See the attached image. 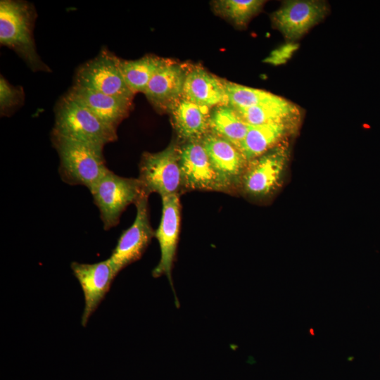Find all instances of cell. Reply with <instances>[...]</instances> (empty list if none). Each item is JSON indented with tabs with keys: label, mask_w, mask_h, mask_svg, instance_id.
Returning a JSON list of instances; mask_svg holds the SVG:
<instances>
[{
	"label": "cell",
	"mask_w": 380,
	"mask_h": 380,
	"mask_svg": "<svg viewBox=\"0 0 380 380\" xmlns=\"http://www.w3.org/2000/svg\"><path fill=\"white\" fill-rule=\"evenodd\" d=\"M229 105L245 108L276 101L280 97L270 92L224 80Z\"/></svg>",
	"instance_id": "23"
},
{
	"label": "cell",
	"mask_w": 380,
	"mask_h": 380,
	"mask_svg": "<svg viewBox=\"0 0 380 380\" xmlns=\"http://www.w3.org/2000/svg\"><path fill=\"white\" fill-rule=\"evenodd\" d=\"M235 109L249 125L291 120L297 112L293 104L281 97L255 106Z\"/></svg>",
	"instance_id": "21"
},
{
	"label": "cell",
	"mask_w": 380,
	"mask_h": 380,
	"mask_svg": "<svg viewBox=\"0 0 380 380\" xmlns=\"http://www.w3.org/2000/svg\"><path fill=\"white\" fill-rule=\"evenodd\" d=\"M201 142L215 171L219 191L233 194L239 189L248 164L241 151L210 132Z\"/></svg>",
	"instance_id": "9"
},
{
	"label": "cell",
	"mask_w": 380,
	"mask_h": 380,
	"mask_svg": "<svg viewBox=\"0 0 380 380\" xmlns=\"http://www.w3.org/2000/svg\"><path fill=\"white\" fill-rule=\"evenodd\" d=\"M139 170L138 179L145 196L157 193L162 198L184 193L179 144L175 140L161 151L144 153Z\"/></svg>",
	"instance_id": "4"
},
{
	"label": "cell",
	"mask_w": 380,
	"mask_h": 380,
	"mask_svg": "<svg viewBox=\"0 0 380 380\" xmlns=\"http://www.w3.org/2000/svg\"><path fill=\"white\" fill-rule=\"evenodd\" d=\"M211 108L181 99L171 110L174 127L182 142L201 141L209 132Z\"/></svg>",
	"instance_id": "17"
},
{
	"label": "cell",
	"mask_w": 380,
	"mask_h": 380,
	"mask_svg": "<svg viewBox=\"0 0 380 380\" xmlns=\"http://www.w3.org/2000/svg\"><path fill=\"white\" fill-rule=\"evenodd\" d=\"M261 0H218L213 2L215 12L236 25H246L264 4Z\"/></svg>",
	"instance_id": "22"
},
{
	"label": "cell",
	"mask_w": 380,
	"mask_h": 380,
	"mask_svg": "<svg viewBox=\"0 0 380 380\" xmlns=\"http://www.w3.org/2000/svg\"><path fill=\"white\" fill-rule=\"evenodd\" d=\"M24 100L21 87L11 85L3 76L0 78V111L1 115H8L19 106Z\"/></svg>",
	"instance_id": "24"
},
{
	"label": "cell",
	"mask_w": 380,
	"mask_h": 380,
	"mask_svg": "<svg viewBox=\"0 0 380 380\" xmlns=\"http://www.w3.org/2000/svg\"><path fill=\"white\" fill-rule=\"evenodd\" d=\"M212 109L209 132L229 141L239 149L250 125L229 105H222Z\"/></svg>",
	"instance_id": "19"
},
{
	"label": "cell",
	"mask_w": 380,
	"mask_h": 380,
	"mask_svg": "<svg viewBox=\"0 0 380 380\" xmlns=\"http://www.w3.org/2000/svg\"><path fill=\"white\" fill-rule=\"evenodd\" d=\"M148 196H142L136 203L137 214L132 224L120 236L108 258L117 276L130 264L139 260L154 237L149 217Z\"/></svg>",
	"instance_id": "7"
},
{
	"label": "cell",
	"mask_w": 380,
	"mask_h": 380,
	"mask_svg": "<svg viewBox=\"0 0 380 380\" xmlns=\"http://www.w3.org/2000/svg\"><path fill=\"white\" fill-rule=\"evenodd\" d=\"M89 191L105 230L117 226L126 208L144 195L138 178L121 177L110 170Z\"/></svg>",
	"instance_id": "5"
},
{
	"label": "cell",
	"mask_w": 380,
	"mask_h": 380,
	"mask_svg": "<svg viewBox=\"0 0 380 380\" xmlns=\"http://www.w3.org/2000/svg\"><path fill=\"white\" fill-rule=\"evenodd\" d=\"M187 68L165 59L154 73L144 94L156 110L171 112L182 99Z\"/></svg>",
	"instance_id": "13"
},
{
	"label": "cell",
	"mask_w": 380,
	"mask_h": 380,
	"mask_svg": "<svg viewBox=\"0 0 380 380\" xmlns=\"http://www.w3.org/2000/svg\"><path fill=\"white\" fill-rule=\"evenodd\" d=\"M119 59L106 49L80 65L76 71L74 85L122 99L133 100L119 67Z\"/></svg>",
	"instance_id": "6"
},
{
	"label": "cell",
	"mask_w": 380,
	"mask_h": 380,
	"mask_svg": "<svg viewBox=\"0 0 380 380\" xmlns=\"http://www.w3.org/2000/svg\"><path fill=\"white\" fill-rule=\"evenodd\" d=\"M162 216L154 237L158 241L160 258L152 271L153 277L165 275L173 286L172 271L179 241L181 205L179 195L162 197Z\"/></svg>",
	"instance_id": "10"
},
{
	"label": "cell",
	"mask_w": 380,
	"mask_h": 380,
	"mask_svg": "<svg viewBox=\"0 0 380 380\" xmlns=\"http://www.w3.org/2000/svg\"><path fill=\"white\" fill-rule=\"evenodd\" d=\"M287 160V148L279 144L248 162L239 189L253 197H265L279 186Z\"/></svg>",
	"instance_id": "8"
},
{
	"label": "cell",
	"mask_w": 380,
	"mask_h": 380,
	"mask_svg": "<svg viewBox=\"0 0 380 380\" xmlns=\"http://www.w3.org/2000/svg\"><path fill=\"white\" fill-rule=\"evenodd\" d=\"M291 121L250 125L239 148L246 160L248 162L278 145L289 132Z\"/></svg>",
	"instance_id": "18"
},
{
	"label": "cell",
	"mask_w": 380,
	"mask_h": 380,
	"mask_svg": "<svg viewBox=\"0 0 380 380\" xmlns=\"http://www.w3.org/2000/svg\"><path fill=\"white\" fill-rule=\"evenodd\" d=\"M51 141L60 160V177L66 184L82 185L89 191L109 170L103 148L53 132Z\"/></svg>",
	"instance_id": "2"
},
{
	"label": "cell",
	"mask_w": 380,
	"mask_h": 380,
	"mask_svg": "<svg viewBox=\"0 0 380 380\" xmlns=\"http://www.w3.org/2000/svg\"><path fill=\"white\" fill-rule=\"evenodd\" d=\"M70 267L84 296L81 324L85 327L110 290L116 275L108 259L92 264L72 262Z\"/></svg>",
	"instance_id": "11"
},
{
	"label": "cell",
	"mask_w": 380,
	"mask_h": 380,
	"mask_svg": "<svg viewBox=\"0 0 380 380\" xmlns=\"http://www.w3.org/2000/svg\"><path fill=\"white\" fill-rule=\"evenodd\" d=\"M36 12L30 3L0 1V43L13 49L33 71H50L39 56L33 39Z\"/></svg>",
	"instance_id": "1"
},
{
	"label": "cell",
	"mask_w": 380,
	"mask_h": 380,
	"mask_svg": "<svg viewBox=\"0 0 380 380\" xmlns=\"http://www.w3.org/2000/svg\"><path fill=\"white\" fill-rule=\"evenodd\" d=\"M165 61L153 55H146L137 60L119 59V67L124 80L134 95L138 92H145L151 77Z\"/></svg>",
	"instance_id": "20"
},
{
	"label": "cell",
	"mask_w": 380,
	"mask_h": 380,
	"mask_svg": "<svg viewBox=\"0 0 380 380\" xmlns=\"http://www.w3.org/2000/svg\"><path fill=\"white\" fill-rule=\"evenodd\" d=\"M52 132L101 148L118 138L116 129L103 122L68 92L56 106Z\"/></svg>",
	"instance_id": "3"
},
{
	"label": "cell",
	"mask_w": 380,
	"mask_h": 380,
	"mask_svg": "<svg viewBox=\"0 0 380 380\" xmlns=\"http://www.w3.org/2000/svg\"><path fill=\"white\" fill-rule=\"evenodd\" d=\"M182 98L210 108L229 105L224 80L200 66L187 68Z\"/></svg>",
	"instance_id": "15"
},
{
	"label": "cell",
	"mask_w": 380,
	"mask_h": 380,
	"mask_svg": "<svg viewBox=\"0 0 380 380\" xmlns=\"http://www.w3.org/2000/svg\"><path fill=\"white\" fill-rule=\"evenodd\" d=\"M320 1H287L272 15L274 25L290 40L299 39L326 15Z\"/></svg>",
	"instance_id": "12"
},
{
	"label": "cell",
	"mask_w": 380,
	"mask_h": 380,
	"mask_svg": "<svg viewBox=\"0 0 380 380\" xmlns=\"http://www.w3.org/2000/svg\"><path fill=\"white\" fill-rule=\"evenodd\" d=\"M68 93L84 103L103 122L117 130L132 109V101L74 85Z\"/></svg>",
	"instance_id": "16"
},
{
	"label": "cell",
	"mask_w": 380,
	"mask_h": 380,
	"mask_svg": "<svg viewBox=\"0 0 380 380\" xmlns=\"http://www.w3.org/2000/svg\"><path fill=\"white\" fill-rule=\"evenodd\" d=\"M179 153L184 192L219 191L215 171L201 140L179 144Z\"/></svg>",
	"instance_id": "14"
}]
</instances>
